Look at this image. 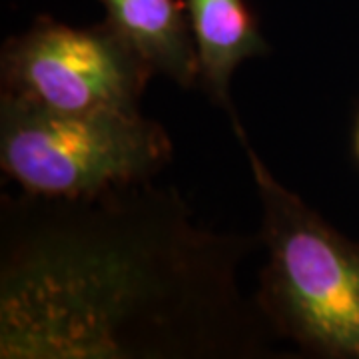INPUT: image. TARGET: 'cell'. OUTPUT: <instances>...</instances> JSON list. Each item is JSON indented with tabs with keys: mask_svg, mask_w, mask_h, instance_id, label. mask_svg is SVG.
Segmentation results:
<instances>
[{
	"mask_svg": "<svg viewBox=\"0 0 359 359\" xmlns=\"http://www.w3.org/2000/svg\"><path fill=\"white\" fill-rule=\"evenodd\" d=\"M250 248L196 224L154 178L4 196L0 359L264 355L273 330L240 287Z\"/></svg>",
	"mask_w": 359,
	"mask_h": 359,
	"instance_id": "6da1fadb",
	"label": "cell"
},
{
	"mask_svg": "<svg viewBox=\"0 0 359 359\" xmlns=\"http://www.w3.org/2000/svg\"><path fill=\"white\" fill-rule=\"evenodd\" d=\"M236 136L262 202L268 264L256 299L273 334L309 355L359 359V244L273 178L244 128Z\"/></svg>",
	"mask_w": 359,
	"mask_h": 359,
	"instance_id": "7a4b0ae2",
	"label": "cell"
},
{
	"mask_svg": "<svg viewBox=\"0 0 359 359\" xmlns=\"http://www.w3.org/2000/svg\"><path fill=\"white\" fill-rule=\"evenodd\" d=\"M170 160L168 132L140 110L60 114L0 98V164L22 192L88 196L152 180Z\"/></svg>",
	"mask_w": 359,
	"mask_h": 359,
	"instance_id": "3957f363",
	"label": "cell"
},
{
	"mask_svg": "<svg viewBox=\"0 0 359 359\" xmlns=\"http://www.w3.org/2000/svg\"><path fill=\"white\" fill-rule=\"evenodd\" d=\"M154 74L106 20L78 28L42 16L0 54L2 96L60 114L140 110Z\"/></svg>",
	"mask_w": 359,
	"mask_h": 359,
	"instance_id": "277c9868",
	"label": "cell"
},
{
	"mask_svg": "<svg viewBox=\"0 0 359 359\" xmlns=\"http://www.w3.org/2000/svg\"><path fill=\"white\" fill-rule=\"evenodd\" d=\"M186 8L198 52L200 82L214 104L230 114L233 130H240L242 124L231 102V78L244 60L264 56L268 42L259 34L245 0H186Z\"/></svg>",
	"mask_w": 359,
	"mask_h": 359,
	"instance_id": "5b68a950",
	"label": "cell"
},
{
	"mask_svg": "<svg viewBox=\"0 0 359 359\" xmlns=\"http://www.w3.org/2000/svg\"><path fill=\"white\" fill-rule=\"evenodd\" d=\"M106 22L150 65L182 88L200 82L198 52L186 2L100 0Z\"/></svg>",
	"mask_w": 359,
	"mask_h": 359,
	"instance_id": "8992f818",
	"label": "cell"
},
{
	"mask_svg": "<svg viewBox=\"0 0 359 359\" xmlns=\"http://www.w3.org/2000/svg\"><path fill=\"white\" fill-rule=\"evenodd\" d=\"M358 154H359V128H358Z\"/></svg>",
	"mask_w": 359,
	"mask_h": 359,
	"instance_id": "52a82bcc",
	"label": "cell"
}]
</instances>
